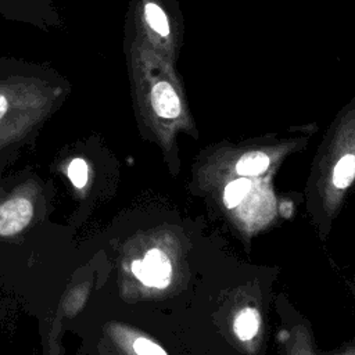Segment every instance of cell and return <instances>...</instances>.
<instances>
[{"mask_svg": "<svg viewBox=\"0 0 355 355\" xmlns=\"http://www.w3.org/2000/svg\"><path fill=\"white\" fill-rule=\"evenodd\" d=\"M69 93V80L53 67L0 55V150L35 133Z\"/></svg>", "mask_w": 355, "mask_h": 355, "instance_id": "cell-1", "label": "cell"}, {"mask_svg": "<svg viewBox=\"0 0 355 355\" xmlns=\"http://www.w3.org/2000/svg\"><path fill=\"white\" fill-rule=\"evenodd\" d=\"M123 51L137 119L161 139L178 129H190L186 90L176 64L125 32Z\"/></svg>", "mask_w": 355, "mask_h": 355, "instance_id": "cell-2", "label": "cell"}, {"mask_svg": "<svg viewBox=\"0 0 355 355\" xmlns=\"http://www.w3.org/2000/svg\"><path fill=\"white\" fill-rule=\"evenodd\" d=\"M125 32L172 64L183 44V18L175 0H130Z\"/></svg>", "mask_w": 355, "mask_h": 355, "instance_id": "cell-3", "label": "cell"}, {"mask_svg": "<svg viewBox=\"0 0 355 355\" xmlns=\"http://www.w3.org/2000/svg\"><path fill=\"white\" fill-rule=\"evenodd\" d=\"M0 15L7 21L26 24L43 32L62 25L54 0H0Z\"/></svg>", "mask_w": 355, "mask_h": 355, "instance_id": "cell-4", "label": "cell"}, {"mask_svg": "<svg viewBox=\"0 0 355 355\" xmlns=\"http://www.w3.org/2000/svg\"><path fill=\"white\" fill-rule=\"evenodd\" d=\"M37 186L26 183L17 187L0 202V237H12L25 230L35 214Z\"/></svg>", "mask_w": 355, "mask_h": 355, "instance_id": "cell-5", "label": "cell"}, {"mask_svg": "<svg viewBox=\"0 0 355 355\" xmlns=\"http://www.w3.org/2000/svg\"><path fill=\"white\" fill-rule=\"evenodd\" d=\"M130 272L144 286L165 288L171 282L172 266L168 257L161 250L151 248L141 259L132 261Z\"/></svg>", "mask_w": 355, "mask_h": 355, "instance_id": "cell-6", "label": "cell"}, {"mask_svg": "<svg viewBox=\"0 0 355 355\" xmlns=\"http://www.w3.org/2000/svg\"><path fill=\"white\" fill-rule=\"evenodd\" d=\"M270 165V157L262 150H250L240 155L236 162V172L243 178L262 175Z\"/></svg>", "mask_w": 355, "mask_h": 355, "instance_id": "cell-7", "label": "cell"}, {"mask_svg": "<svg viewBox=\"0 0 355 355\" xmlns=\"http://www.w3.org/2000/svg\"><path fill=\"white\" fill-rule=\"evenodd\" d=\"M233 329L236 336L245 341V340H251L259 329V313L255 308H244L241 309L233 323Z\"/></svg>", "mask_w": 355, "mask_h": 355, "instance_id": "cell-8", "label": "cell"}, {"mask_svg": "<svg viewBox=\"0 0 355 355\" xmlns=\"http://www.w3.org/2000/svg\"><path fill=\"white\" fill-rule=\"evenodd\" d=\"M333 184L337 189H347L355 179V154L345 153L341 155L333 169Z\"/></svg>", "mask_w": 355, "mask_h": 355, "instance_id": "cell-9", "label": "cell"}, {"mask_svg": "<svg viewBox=\"0 0 355 355\" xmlns=\"http://www.w3.org/2000/svg\"><path fill=\"white\" fill-rule=\"evenodd\" d=\"M89 164L82 157H75L67 166V176L76 190H82L89 180Z\"/></svg>", "mask_w": 355, "mask_h": 355, "instance_id": "cell-10", "label": "cell"}, {"mask_svg": "<svg viewBox=\"0 0 355 355\" xmlns=\"http://www.w3.org/2000/svg\"><path fill=\"white\" fill-rule=\"evenodd\" d=\"M251 190V183L248 179L241 178L230 182L225 189L223 201L227 208H234L241 202V200L247 196V193Z\"/></svg>", "mask_w": 355, "mask_h": 355, "instance_id": "cell-11", "label": "cell"}]
</instances>
